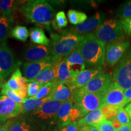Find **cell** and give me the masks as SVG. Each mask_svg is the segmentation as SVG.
<instances>
[{"label": "cell", "mask_w": 131, "mask_h": 131, "mask_svg": "<svg viewBox=\"0 0 131 131\" xmlns=\"http://www.w3.org/2000/svg\"><path fill=\"white\" fill-rule=\"evenodd\" d=\"M101 95L104 106H112L123 108L126 104L124 99V91L114 81L105 91L101 93Z\"/></svg>", "instance_id": "obj_11"}, {"label": "cell", "mask_w": 131, "mask_h": 131, "mask_svg": "<svg viewBox=\"0 0 131 131\" xmlns=\"http://www.w3.org/2000/svg\"><path fill=\"white\" fill-rule=\"evenodd\" d=\"M68 17L70 24L76 26L83 23L88 19V16L86 14L72 9L68 12Z\"/></svg>", "instance_id": "obj_28"}, {"label": "cell", "mask_w": 131, "mask_h": 131, "mask_svg": "<svg viewBox=\"0 0 131 131\" xmlns=\"http://www.w3.org/2000/svg\"><path fill=\"white\" fill-rule=\"evenodd\" d=\"M3 84H1V83H0V89H1V88H2V86H3Z\"/></svg>", "instance_id": "obj_47"}, {"label": "cell", "mask_w": 131, "mask_h": 131, "mask_svg": "<svg viewBox=\"0 0 131 131\" xmlns=\"http://www.w3.org/2000/svg\"><path fill=\"white\" fill-rule=\"evenodd\" d=\"M61 61H62L61 59L51 55L41 61L26 63L23 68L24 77L28 80V83H29V81L35 78L45 68L52 66H56Z\"/></svg>", "instance_id": "obj_9"}, {"label": "cell", "mask_w": 131, "mask_h": 131, "mask_svg": "<svg viewBox=\"0 0 131 131\" xmlns=\"http://www.w3.org/2000/svg\"><path fill=\"white\" fill-rule=\"evenodd\" d=\"M130 131H131V129H130Z\"/></svg>", "instance_id": "obj_48"}, {"label": "cell", "mask_w": 131, "mask_h": 131, "mask_svg": "<svg viewBox=\"0 0 131 131\" xmlns=\"http://www.w3.org/2000/svg\"><path fill=\"white\" fill-rule=\"evenodd\" d=\"M73 105L81 111L82 117L89 112L104 107L101 93L83 92L80 89L73 91Z\"/></svg>", "instance_id": "obj_5"}, {"label": "cell", "mask_w": 131, "mask_h": 131, "mask_svg": "<svg viewBox=\"0 0 131 131\" xmlns=\"http://www.w3.org/2000/svg\"><path fill=\"white\" fill-rule=\"evenodd\" d=\"M78 49L88 66L102 68L105 61V44L98 40L94 34L84 35Z\"/></svg>", "instance_id": "obj_2"}, {"label": "cell", "mask_w": 131, "mask_h": 131, "mask_svg": "<svg viewBox=\"0 0 131 131\" xmlns=\"http://www.w3.org/2000/svg\"><path fill=\"white\" fill-rule=\"evenodd\" d=\"M55 84H56L55 80L53 81L50 82V83L45 84L42 86V88H41V89L40 90V91L38 93L37 95L32 98H35V99L41 100L48 97L49 95L51 94L52 91H53L54 87L55 86Z\"/></svg>", "instance_id": "obj_31"}, {"label": "cell", "mask_w": 131, "mask_h": 131, "mask_svg": "<svg viewBox=\"0 0 131 131\" xmlns=\"http://www.w3.org/2000/svg\"><path fill=\"white\" fill-rule=\"evenodd\" d=\"M112 78L109 73L101 72L96 75L83 88L82 92L87 93H102L112 83Z\"/></svg>", "instance_id": "obj_12"}, {"label": "cell", "mask_w": 131, "mask_h": 131, "mask_svg": "<svg viewBox=\"0 0 131 131\" xmlns=\"http://www.w3.org/2000/svg\"><path fill=\"white\" fill-rule=\"evenodd\" d=\"M13 23V17L0 15V46L6 42L7 38L10 35Z\"/></svg>", "instance_id": "obj_24"}, {"label": "cell", "mask_w": 131, "mask_h": 131, "mask_svg": "<svg viewBox=\"0 0 131 131\" xmlns=\"http://www.w3.org/2000/svg\"><path fill=\"white\" fill-rule=\"evenodd\" d=\"M52 55L51 47L49 46L32 45L26 49L24 57L28 62L45 60Z\"/></svg>", "instance_id": "obj_16"}, {"label": "cell", "mask_w": 131, "mask_h": 131, "mask_svg": "<svg viewBox=\"0 0 131 131\" xmlns=\"http://www.w3.org/2000/svg\"><path fill=\"white\" fill-rule=\"evenodd\" d=\"M113 80L123 91L131 88V49L125 53L114 69Z\"/></svg>", "instance_id": "obj_8"}, {"label": "cell", "mask_w": 131, "mask_h": 131, "mask_svg": "<svg viewBox=\"0 0 131 131\" xmlns=\"http://www.w3.org/2000/svg\"><path fill=\"white\" fill-rule=\"evenodd\" d=\"M22 104L16 103L7 96H0V118L7 121L21 113Z\"/></svg>", "instance_id": "obj_13"}, {"label": "cell", "mask_w": 131, "mask_h": 131, "mask_svg": "<svg viewBox=\"0 0 131 131\" xmlns=\"http://www.w3.org/2000/svg\"><path fill=\"white\" fill-rule=\"evenodd\" d=\"M30 38L34 43L42 46H49L50 41L41 27H35L30 29Z\"/></svg>", "instance_id": "obj_27"}, {"label": "cell", "mask_w": 131, "mask_h": 131, "mask_svg": "<svg viewBox=\"0 0 131 131\" xmlns=\"http://www.w3.org/2000/svg\"><path fill=\"white\" fill-rule=\"evenodd\" d=\"M21 64L22 63L15 58L7 41L4 42L0 46V83H3Z\"/></svg>", "instance_id": "obj_7"}, {"label": "cell", "mask_w": 131, "mask_h": 131, "mask_svg": "<svg viewBox=\"0 0 131 131\" xmlns=\"http://www.w3.org/2000/svg\"><path fill=\"white\" fill-rule=\"evenodd\" d=\"M54 131H78V123L77 122H74L64 126H57Z\"/></svg>", "instance_id": "obj_40"}, {"label": "cell", "mask_w": 131, "mask_h": 131, "mask_svg": "<svg viewBox=\"0 0 131 131\" xmlns=\"http://www.w3.org/2000/svg\"><path fill=\"white\" fill-rule=\"evenodd\" d=\"M56 66H52L45 68L40 73H39L35 78L29 81V83L38 82L44 84L54 81L56 78V72H55Z\"/></svg>", "instance_id": "obj_26"}, {"label": "cell", "mask_w": 131, "mask_h": 131, "mask_svg": "<svg viewBox=\"0 0 131 131\" xmlns=\"http://www.w3.org/2000/svg\"><path fill=\"white\" fill-rule=\"evenodd\" d=\"M131 129V122L126 125L122 126L116 130V131H130Z\"/></svg>", "instance_id": "obj_44"}, {"label": "cell", "mask_w": 131, "mask_h": 131, "mask_svg": "<svg viewBox=\"0 0 131 131\" xmlns=\"http://www.w3.org/2000/svg\"><path fill=\"white\" fill-rule=\"evenodd\" d=\"M1 94L2 95L7 96V97H9L12 99V100H14L16 103H20V104H23V100H22L19 96L16 94V92L14 91H13L12 89H10L9 88H6L3 85L2 88H1Z\"/></svg>", "instance_id": "obj_34"}, {"label": "cell", "mask_w": 131, "mask_h": 131, "mask_svg": "<svg viewBox=\"0 0 131 131\" xmlns=\"http://www.w3.org/2000/svg\"><path fill=\"white\" fill-rule=\"evenodd\" d=\"M11 119L8 120L3 124L0 128V131H10V125Z\"/></svg>", "instance_id": "obj_43"}, {"label": "cell", "mask_w": 131, "mask_h": 131, "mask_svg": "<svg viewBox=\"0 0 131 131\" xmlns=\"http://www.w3.org/2000/svg\"><path fill=\"white\" fill-rule=\"evenodd\" d=\"M19 11L28 21L44 26L49 32H51L50 23L53 20L55 10L47 1L45 0L26 1L19 8Z\"/></svg>", "instance_id": "obj_1"}, {"label": "cell", "mask_w": 131, "mask_h": 131, "mask_svg": "<svg viewBox=\"0 0 131 131\" xmlns=\"http://www.w3.org/2000/svg\"><path fill=\"white\" fill-rule=\"evenodd\" d=\"M56 78L55 80L58 82L68 83L71 80V75L69 69L68 63L63 59L55 66Z\"/></svg>", "instance_id": "obj_25"}, {"label": "cell", "mask_w": 131, "mask_h": 131, "mask_svg": "<svg viewBox=\"0 0 131 131\" xmlns=\"http://www.w3.org/2000/svg\"><path fill=\"white\" fill-rule=\"evenodd\" d=\"M73 106V99L63 103L57 115V126L61 127L71 123L70 122V114Z\"/></svg>", "instance_id": "obj_19"}, {"label": "cell", "mask_w": 131, "mask_h": 131, "mask_svg": "<svg viewBox=\"0 0 131 131\" xmlns=\"http://www.w3.org/2000/svg\"><path fill=\"white\" fill-rule=\"evenodd\" d=\"M99 131H116L111 121L104 120L95 126Z\"/></svg>", "instance_id": "obj_37"}, {"label": "cell", "mask_w": 131, "mask_h": 131, "mask_svg": "<svg viewBox=\"0 0 131 131\" xmlns=\"http://www.w3.org/2000/svg\"><path fill=\"white\" fill-rule=\"evenodd\" d=\"M10 35L20 41L25 42L28 38L29 32L25 26H16L11 30Z\"/></svg>", "instance_id": "obj_29"}, {"label": "cell", "mask_w": 131, "mask_h": 131, "mask_svg": "<svg viewBox=\"0 0 131 131\" xmlns=\"http://www.w3.org/2000/svg\"><path fill=\"white\" fill-rule=\"evenodd\" d=\"M3 86L15 92L19 91L20 89V87H19L16 77L15 76L14 73L12 75L11 77L9 78V80L6 83L3 84Z\"/></svg>", "instance_id": "obj_38"}, {"label": "cell", "mask_w": 131, "mask_h": 131, "mask_svg": "<svg viewBox=\"0 0 131 131\" xmlns=\"http://www.w3.org/2000/svg\"><path fill=\"white\" fill-rule=\"evenodd\" d=\"M44 84L38 82L29 83L27 84V96L31 98L37 95Z\"/></svg>", "instance_id": "obj_36"}, {"label": "cell", "mask_w": 131, "mask_h": 131, "mask_svg": "<svg viewBox=\"0 0 131 131\" xmlns=\"http://www.w3.org/2000/svg\"><path fill=\"white\" fill-rule=\"evenodd\" d=\"M117 16L120 20L131 18V1H127L121 6L118 12Z\"/></svg>", "instance_id": "obj_32"}, {"label": "cell", "mask_w": 131, "mask_h": 131, "mask_svg": "<svg viewBox=\"0 0 131 131\" xmlns=\"http://www.w3.org/2000/svg\"><path fill=\"white\" fill-rule=\"evenodd\" d=\"M124 96L126 104H127L129 103H131V88L124 90Z\"/></svg>", "instance_id": "obj_41"}, {"label": "cell", "mask_w": 131, "mask_h": 131, "mask_svg": "<svg viewBox=\"0 0 131 131\" xmlns=\"http://www.w3.org/2000/svg\"><path fill=\"white\" fill-rule=\"evenodd\" d=\"M78 131H99L98 129L93 126H84L78 129Z\"/></svg>", "instance_id": "obj_42"}, {"label": "cell", "mask_w": 131, "mask_h": 131, "mask_svg": "<svg viewBox=\"0 0 131 131\" xmlns=\"http://www.w3.org/2000/svg\"><path fill=\"white\" fill-rule=\"evenodd\" d=\"M40 127L23 116L11 119L10 131H39Z\"/></svg>", "instance_id": "obj_21"}, {"label": "cell", "mask_w": 131, "mask_h": 131, "mask_svg": "<svg viewBox=\"0 0 131 131\" xmlns=\"http://www.w3.org/2000/svg\"><path fill=\"white\" fill-rule=\"evenodd\" d=\"M64 60L68 63L71 79L76 77L80 72L84 70L86 63L78 49L65 58Z\"/></svg>", "instance_id": "obj_17"}, {"label": "cell", "mask_w": 131, "mask_h": 131, "mask_svg": "<svg viewBox=\"0 0 131 131\" xmlns=\"http://www.w3.org/2000/svg\"><path fill=\"white\" fill-rule=\"evenodd\" d=\"M62 104V102L49 100L37 110L23 117L41 129H47L53 124H57V115Z\"/></svg>", "instance_id": "obj_4"}, {"label": "cell", "mask_w": 131, "mask_h": 131, "mask_svg": "<svg viewBox=\"0 0 131 131\" xmlns=\"http://www.w3.org/2000/svg\"><path fill=\"white\" fill-rule=\"evenodd\" d=\"M115 119L119 123L121 126L126 125V124L131 122L128 114L127 113L126 111L125 110V109H124L123 107L121 108L118 111V112L117 116H116Z\"/></svg>", "instance_id": "obj_35"}, {"label": "cell", "mask_w": 131, "mask_h": 131, "mask_svg": "<svg viewBox=\"0 0 131 131\" xmlns=\"http://www.w3.org/2000/svg\"><path fill=\"white\" fill-rule=\"evenodd\" d=\"M104 120H106V118L103 114L102 109H98L92 111L83 118H80L77 122L78 126V127L84 126H95Z\"/></svg>", "instance_id": "obj_20"}, {"label": "cell", "mask_w": 131, "mask_h": 131, "mask_svg": "<svg viewBox=\"0 0 131 131\" xmlns=\"http://www.w3.org/2000/svg\"><path fill=\"white\" fill-rule=\"evenodd\" d=\"M72 94L73 91H72L65 83L56 81V84L53 91L48 97L52 100L64 103L69 100L72 99Z\"/></svg>", "instance_id": "obj_18"}, {"label": "cell", "mask_w": 131, "mask_h": 131, "mask_svg": "<svg viewBox=\"0 0 131 131\" xmlns=\"http://www.w3.org/2000/svg\"><path fill=\"white\" fill-rule=\"evenodd\" d=\"M125 110L126 111L127 113L128 114L129 117L130 118V119L131 120V103H130L126 106Z\"/></svg>", "instance_id": "obj_45"}, {"label": "cell", "mask_w": 131, "mask_h": 131, "mask_svg": "<svg viewBox=\"0 0 131 131\" xmlns=\"http://www.w3.org/2000/svg\"><path fill=\"white\" fill-rule=\"evenodd\" d=\"M102 72V68H91L84 70L80 72L76 77L70 80L66 84L72 91L83 88L96 75Z\"/></svg>", "instance_id": "obj_15"}, {"label": "cell", "mask_w": 131, "mask_h": 131, "mask_svg": "<svg viewBox=\"0 0 131 131\" xmlns=\"http://www.w3.org/2000/svg\"><path fill=\"white\" fill-rule=\"evenodd\" d=\"M128 41L119 40L108 44L106 49L105 60L108 64L112 67L119 62L129 48Z\"/></svg>", "instance_id": "obj_10"}, {"label": "cell", "mask_w": 131, "mask_h": 131, "mask_svg": "<svg viewBox=\"0 0 131 131\" xmlns=\"http://www.w3.org/2000/svg\"><path fill=\"white\" fill-rule=\"evenodd\" d=\"M6 122V120H5L2 118H0V128H1V127Z\"/></svg>", "instance_id": "obj_46"}, {"label": "cell", "mask_w": 131, "mask_h": 131, "mask_svg": "<svg viewBox=\"0 0 131 131\" xmlns=\"http://www.w3.org/2000/svg\"><path fill=\"white\" fill-rule=\"evenodd\" d=\"M94 35L104 44H109L121 40L123 37V30L119 21L113 18L103 23L95 30Z\"/></svg>", "instance_id": "obj_6"}, {"label": "cell", "mask_w": 131, "mask_h": 131, "mask_svg": "<svg viewBox=\"0 0 131 131\" xmlns=\"http://www.w3.org/2000/svg\"><path fill=\"white\" fill-rule=\"evenodd\" d=\"M52 25L55 29L64 28L68 25V19L64 11H60L55 15L52 21Z\"/></svg>", "instance_id": "obj_30"}, {"label": "cell", "mask_w": 131, "mask_h": 131, "mask_svg": "<svg viewBox=\"0 0 131 131\" xmlns=\"http://www.w3.org/2000/svg\"><path fill=\"white\" fill-rule=\"evenodd\" d=\"M121 27L124 32L128 35H131V18L119 20Z\"/></svg>", "instance_id": "obj_39"}, {"label": "cell", "mask_w": 131, "mask_h": 131, "mask_svg": "<svg viewBox=\"0 0 131 131\" xmlns=\"http://www.w3.org/2000/svg\"><path fill=\"white\" fill-rule=\"evenodd\" d=\"M121 108L115 107V106H105L101 109H102L103 114L105 116L106 120L111 122L115 117H116L118 112V111Z\"/></svg>", "instance_id": "obj_33"}, {"label": "cell", "mask_w": 131, "mask_h": 131, "mask_svg": "<svg viewBox=\"0 0 131 131\" xmlns=\"http://www.w3.org/2000/svg\"><path fill=\"white\" fill-rule=\"evenodd\" d=\"M84 37L67 30H63L60 34H50L52 41L50 46L52 55L63 60L78 48Z\"/></svg>", "instance_id": "obj_3"}, {"label": "cell", "mask_w": 131, "mask_h": 131, "mask_svg": "<svg viewBox=\"0 0 131 131\" xmlns=\"http://www.w3.org/2000/svg\"><path fill=\"white\" fill-rule=\"evenodd\" d=\"M50 100L49 97H46L43 99H35L34 98H26L23 100L22 104V110L21 114L22 115H28L37 110L43 105L46 102Z\"/></svg>", "instance_id": "obj_22"}, {"label": "cell", "mask_w": 131, "mask_h": 131, "mask_svg": "<svg viewBox=\"0 0 131 131\" xmlns=\"http://www.w3.org/2000/svg\"><path fill=\"white\" fill-rule=\"evenodd\" d=\"M22 2L14 0H0V15L14 18V13Z\"/></svg>", "instance_id": "obj_23"}, {"label": "cell", "mask_w": 131, "mask_h": 131, "mask_svg": "<svg viewBox=\"0 0 131 131\" xmlns=\"http://www.w3.org/2000/svg\"><path fill=\"white\" fill-rule=\"evenodd\" d=\"M106 18V15L103 12H98L94 15L89 19H87L83 23L79 24L75 27H71L69 32L81 34L91 32L98 28Z\"/></svg>", "instance_id": "obj_14"}]
</instances>
